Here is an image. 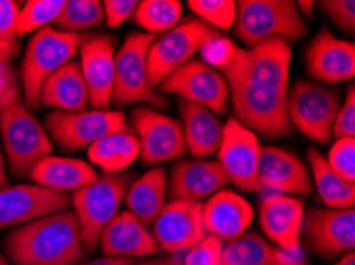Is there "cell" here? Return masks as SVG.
<instances>
[{
	"label": "cell",
	"instance_id": "21",
	"mask_svg": "<svg viewBox=\"0 0 355 265\" xmlns=\"http://www.w3.org/2000/svg\"><path fill=\"white\" fill-rule=\"evenodd\" d=\"M255 218V210L238 192L222 189L202 203V224L206 235L222 241L236 240L245 234Z\"/></svg>",
	"mask_w": 355,
	"mask_h": 265
},
{
	"label": "cell",
	"instance_id": "18",
	"mask_svg": "<svg viewBox=\"0 0 355 265\" xmlns=\"http://www.w3.org/2000/svg\"><path fill=\"white\" fill-rule=\"evenodd\" d=\"M115 39L110 35L83 37L80 45L82 68L89 104L94 110H109L115 80Z\"/></svg>",
	"mask_w": 355,
	"mask_h": 265
},
{
	"label": "cell",
	"instance_id": "9",
	"mask_svg": "<svg viewBox=\"0 0 355 265\" xmlns=\"http://www.w3.org/2000/svg\"><path fill=\"white\" fill-rule=\"evenodd\" d=\"M155 35L136 32L123 43L115 54V80L112 104L125 107L144 102L158 108H164L168 100L157 94L150 86L147 75V54Z\"/></svg>",
	"mask_w": 355,
	"mask_h": 265
},
{
	"label": "cell",
	"instance_id": "30",
	"mask_svg": "<svg viewBox=\"0 0 355 265\" xmlns=\"http://www.w3.org/2000/svg\"><path fill=\"white\" fill-rule=\"evenodd\" d=\"M308 161L322 202L328 208H354L355 185L338 176L328 167L325 156H322L320 151H317L315 148H311L308 151Z\"/></svg>",
	"mask_w": 355,
	"mask_h": 265
},
{
	"label": "cell",
	"instance_id": "28",
	"mask_svg": "<svg viewBox=\"0 0 355 265\" xmlns=\"http://www.w3.org/2000/svg\"><path fill=\"white\" fill-rule=\"evenodd\" d=\"M298 257L281 251L255 232H245L223 246L220 265H290L298 264Z\"/></svg>",
	"mask_w": 355,
	"mask_h": 265
},
{
	"label": "cell",
	"instance_id": "4",
	"mask_svg": "<svg viewBox=\"0 0 355 265\" xmlns=\"http://www.w3.org/2000/svg\"><path fill=\"white\" fill-rule=\"evenodd\" d=\"M0 135L10 170L19 178L31 176L32 169L53 151L50 135L21 95L0 108Z\"/></svg>",
	"mask_w": 355,
	"mask_h": 265
},
{
	"label": "cell",
	"instance_id": "14",
	"mask_svg": "<svg viewBox=\"0 0 355 265\" xmlns=\"http://www.w3.org/2000/svg\"><path fill=\"white\" fill-rule=\"evenodd\" d=\"M301 237L311 250L325 259H335L355 248L354 208H313L304 213Z\"/></svg>",
	"mask_w": 355,
	"mask_h": 265
},
{
	"label": "cell",
	"instance_id": "22",
	"mask_svg": "<svg viewBox=\"0 0 355 265\" xmlns=\"http://www.w3.org/2000/svg\"><path fill=\"white\" fill-rule=\"evenodd\" d=\"M228 183L230 178L217 161H180L172 167L168 196L171 200L202 203Z\"/></svg>",
	"mask_w": 355,
	"mask_h": 265
},
{
	"label": "cell",
	"instance_id": "7",
	"mask_svg": "<svg viewBox=\"0 0 355 265\" xmlns=\"http://www.w3.org/2000/svg\"><path fill=\"white\" fill-rule=\"evenodd\" d=\"M338 91L314 81L300 80L287 94V115L292 127L319 145L333 138V124L340 111Z\"/></svg>",
	"mask_w": 355,
	"mask_h": 265
},
{
	"label": "cell",
	"instance_id": "40",
	"mask_svg": "<svg viewBox=\"0 0 355 265\" xmlns=\"http://www.w3.org/2000/svg\"><path fill=\"white\" fill-rule=\"evenodd\" d=\"M137 5L139 2L136 0H105V2H102L107 27L116 29L123 23H126L131 16H134Z\"/></svg>",
	"mask_w": 355,
	"mask_h": 265
},
{
	"label": "cell",
	"instance_id": "26",
	"mask_svg": "<svg viewBox=\"0 0 355 265\" xmlns=\"http://www.w3.org/2000/svg\"><path fill=\"white\" fill-rule=\"evenodd\" d=\"M89 104L82 68L78 62H69L45 81L40 94V105L56 111H85Z\"/></svg>",
	"mask_w": 355,
	"mask_h": 265
},
{
	"label": "cell",
	"instance_id": "34",
	"mask_svg": "<svg viewBox=\"0 0 355 265\" xmlns=\"http://www.w3.org/2000/svg\"><path fill=\"white\" fill-rule=\"evenodd\" d=\"M188 7L212 29L230 30L236 21V2L233 0H190Z\"/></svg>",
	"mask_w": 355,
	"mask_h": 265
},
{
	"label": "cell",
	"instance_id": "5",
	"mask_svg": "<svg viewBox=\"0 0 355 265\" xmlns=\"http://www.w3.org/2000/svg\"><path fill=\"white\" fill-rule=\"evenodd\" d=\"M83 35L66 34L53 27L37 30L32 37L21 64V84L28 110L40 107V94L45 81L59 68L71 62L80 50Z\"/></svg>",
	"mask_w": 355,
	"mask_h": 265
},
{
	"label": "cell",
	"instance_id": "35",
	"mask_svg": "<svg viewBox=\"0 0 355 265\" xmlns=\"http://www.w3.org/2000/svg\"><path fill=\"white\" fill-rule=\"evenodd\" d=\"M19 3L13 0H0V64H10L19 53L16 37V19Z\"/></svg>",
	"mask_w": 355,
	"mask_h": 265
},
{
	"label": "cell",
	"instance_id": "17",
	"mask_svg": "<svg viewBox=\"0 0 355 265\" xmlns=\"http://www.w3.org/2000/svg\"><path fill=\"white\" fill-rule=\"evenodd\" d=\"M258 219L274 246L293 256H301L304 203L297 197L266 192L260 200Z\"/></svg>",
	"mask_w": 355,
	"mask_h": 265
},
{
	"label": "cell",
	"instance_id": "27",
	"mask_svg": "<svg viewBox=\"0 0 355 265\" xmlns=\"http://www.w3.org/2000/svg\"><path fill=\"white\" fill-rule=\"evenodd\" d=\"M168 197V172L164 167H155L132 181L129 186L125 203L128 212L136 216L141 223L148 227L155 223Z\"/></svg>",
	"mask_w": 355,
	"mask_h": 265
},
{
	"label": "cell",
	"instance_id": "19",
	"mask_svg": "<svg viewBox=\"0 0 355 265\" xmlns=\"http://www.w3.org/2000/svg\"><path fill=\"white\" fill-rule=\"evenodd\" d=\"M260 192L281 196H309L313 192L309 170L298 156L277 146H261L258 165Z\"/></svg>",
	"mask_w": 355,
	"mask_h": 265
},
{
	"label": "cell",
	"instance_id": "20",
	"mask_svg": "<svg viewBox=\"0 0 355 265\" xmlns=\"http://www.w3.org/2000/svg\"><path fill=\"white\" fill-rule=\"evenodd\" d=\"M308 73L322 83H341L355 75V46L354 43L338 39L328 29H322L304 53Z\"/></svg>",
	"mask_w": 355,
	"mask_h": 265
},
{
	"label": "cell",
	"instance_id": "46",
	"mask_svg": "<svg viewBox=\"0 0 355 265\" xmlns=\"http://www.w3.org/2000/svg\"><path fill=\"white\" fill-rule=\"evenodd\" d=\"M0 265H10V262L2 256V254H0Z\"/></svg>",
	"mask_w": 355,
	"mask_h": 265
},
{
	"label": "cell",
	"instance_id": "29",
	"mask_svg": "<svg viewBox=\"0 0 355 265\" xmlns=\"http://www.w3.org/2000/svg\"><path fill=\"white\" fill-rule=\"evenodd\" d=\"M88 158L104 170L105 175L121 173L141 158V143L131 129L112 132L89 146Z\"/></svg>",
	"mask_w": 355,
	"mask_h": 265
},
{
	"label": "cell",
	"instance_id": "45",
	"mask_svg": "<svg viewBox=\"0 0 355 265\" xmlns=\"http://www.w3.org/2000/svg\"><path fill=\"white\" fill-rule=\"evenodd\" d=\"M335 265H355V254H354V251L344 253L343 257Z\"/></svg>",
	"mask_w": 355,
	"mask_h": 265
},
{
	"label": "cell",
	"instance_id": "32",
	"mask_svg": "<svg viewBox=\"0 0 355 265\" xmlns=\"http://www.w3.org/2000/svg\"><path fill=\"white\" fill-rule=\"evenodd\" d=\"M104 21V8L99 0H67L55 21L58 30L80 35Z\"/></svg>",
	"mask_w": 355,
	"mask_h": 265
},
{
	"label": "cell",
	"instance_id": "47",
	"mask_svg": "<svg viewBox=\"0 0 355 265\" xmlns=\"http://www.w3.org/2000/svg\"><path fill=\"white\" fill-rule=\"evenodd\" d=\"M290 265H300V264H290Z\"/></svg>",
	"mask_w": 355,
	"mask_h": 265
},
{
	"label": "cell",
	"instance_id": "38",
	"mask_svg": "<svg viewBox=\"0 0 355 265\" xmlns=\"http://www.w3.org/2000/svg\"><path fill=\"white\" fill-rule=\"evenodd\" d=\"M324 12L346 34L355 30V2L354 0H325L319 3Z\"/></svg>",
	"mask_w": 355,
	"mask_h": 265
},
{
	"label": "cell",
	"instance_id": "23",
	"mask_svg": "<svg viewBox=\"0 0 355 265\" xmlns=\"http://www.w3.org/2000/svg\"><path fill=\"white\" fill-rule=\"evenodd\" d=\"M98 246L105 257H126L134 261L159 251L152 232L128 210L118 213L101 232Z\"/></svg>",
	"mask_w": 355,
	"mask_h": 265
},
{
	"label": "cell",
	"instance_id": "39",
	"mask_svg": "<svg viewBox=\"0 0 355 265\" xmlns=\"http://www.w3.org/2000/svg\"><path fill=\"white\" fill-rule=\"evenodd\" d=\"M355 89L354 84L349 88L346 102L338 111L335 124H333V137L340 138H354L355 137Z\"/></svg>",
	"mask_w": 355,
	"mask_h": 265
},
{
	"label": "cell",
	"instance_id": "43",
	"mask_svg": "<svg viewBox=\"0 0 355 265\" xmlns=\"http://www.w3.org/2000/svg\"><path fill=\"white\" fill-rule=\"evenodd\" d=\"M136 261L134 259H126V257H102L96 259V261L77 264V265H134Z\"/></svg>",
	"mask_w": 355,
	"mask_h": 265
},
{
	"label": "cell",
	"instance_id": "42",
	"mask_svg": "<svg viewBox=\"0 0 355 265\" xmlns=\"http://www.w3.org/2000/svg\"><path fill=\"white\" fill-rule=\"evenodd\" d=\"M134 265H184V257L180 256V253H174L164 257L148 259V261H142Z\"/></svg>",
	"mask_w": 355,
	"mask_h": 265
},
{
	"label": "cell",
	"instance_id": "1",
	"mask_svg": "<svg viewBox=\"0 0 355 265\" xmlns=\"http://www.w3.org/2000/svg\"><path fill=\"white\" fill-rule=\"evenodd\" d=\"M207 66L227 80L231 104L242 126L266 138L292 134L287 115L292 48L284 40H268L244 50L217 35L201 50Z\"/></svg>",
	"mask_w": 355,
	"mask_h": 265
},
{
	"label": "cell",
	"instance_id": "41",
	"mask_svg": "<svg viewBox=\"0 0 355 265\" xmlns=\"http://www.w3.org/2000/svg\"><path fill=\"white\" fill-rule=\"evenodd\" d=\"M19 94V84L16 72L10 64H0V108Z\"/></svg>",
	"mask_w": 355,
	"mask_h": 265
},
{
	"label": "cell",
	"instance_id": "33",
	"mask_svg": "<svg viewBox=\"0 0 355 265\" xmlns=\"http://www.w3.org/2000/svg\"><path fill=\"white\" fill-rule=\"evenodd\" d=\"M64 7V0H29L19 8L16 19V37H24L55 23Z\"/></svg>",
	"mask_w": 355,
	"mask_h": 265
},
{
	"label": "cell",
	"instance_id": "6",
	"mask_svg": "<svg viewBox=\"0 0 355 265\" xmlns=\"http://www.w3.org/2000/svg\"><path fill=\"white\" fill-rule=\"evenodd\" d=\"M131 181V173H114L99 176L91 185L72 192L73 213L78 219L83 246L88 253L98 250L101 232L120 213Z\"/></svg>",
	"mask_w": 355,
	"mask_h": 265
},
{
	"label": "cell",
	"instance_id": "25",
	"mask_svg": "<svg viewBox=\"0 0 355 265\" xmlns=\"http://www.w3.org/2000/svg\"><path fill=\"white\" fill-rule=\"evenodd\" d=\"M29 178L42 188L67 194V191L73 192L91 185L99 175L88 162L50 154L32 169Z\"/></svg>",
	"mask_w": 355,
	"mask_h": 265
},
{
	"label": "cell",
	"instance_id": "2",
	"mask_svg": "<svg viewBox=\"0 0 355 265\" xmlns=\"http://www.w3.org/2000/svg\"><path fill=\"white\" fill-rule=\"evenodd\" d=\"M5 253L15 265H77L86 256L78 219L69 210L19 226L5 239Z\"/></svg>",
	"mask_w": 355,
	"mask_h": 265
},
{
	"label": "cell",
	"instance_id": "44",
	"mask_svg": "<svg viewBox=\"0 0 355 265\" xmlns=\"http://www.w3.org/2000/svg\"><path fill=\"white\" fill-rule=\"evenodd\" d=\"M8 183L7 170H5V154L2 153V148H0V188H5Z\"/></svg>",
	"mask_w": 355,
	"mask_h": 265
},
{
	"label": "cell",
	"instance_id": "24",
	"mask_svg": "<svg viewBox=\"0 0 355 265\" xmlns=\"http://www.w3.org/2000/svg\"><path fill=\"white\" fill-rule=\"evenodd\" d=\"M179 110L182 116L187 149L193 158L204 159L217 153L222 142L225 124L209 108L180 100Z\"/></svg>",
	"mask_w": 355,
	"mask_h": 265
},
{
	"label": "cell",
	"instance_id": "3",
	"mask_svg": "<svg viewBox=\"0 0 355 265\" xmlns=\"http://www.w3.org/2000/svg\"><path fill=\"white\" fill-rule=\"evenodd\" d=\"M234 35L245 46L268 40L293 43L308 34V26L297 2L290 0H241L236 2Z\"/></svg>",
	"mask_w": 355,
	"mask_h": 265
},
{
	"label": "cell",
	"instance_id": "31",
	"mask_svg": "<svg viewBox=\"0 0 355 265\" xmlns=\"http://www.w3.org/2000/svg\"><path fill=\"white\" fill-rule=\"evenodd\" d=\"M182 10L184 7L179 0H144L139 2L134 19L145 34L157 35L171 30L180 23Z\"/></svg>",
	"mask_w": 355,
	"mask_h": 265
},
{
	"label": "cell",
	"instance_id": "11",
	"mask_svg": "<svg viewBox=\"0 0 355 265\" xmlns=\"http://www.w3.org/2000/svg\"><path fill=\"white\" fill-rule=\"evenodd\" d=\"M159 91L206 107L215 115H223L227 111L230 99V88L223 75L199 59H191L175 70L159 84Z\"/></svg>",
	"mask_w": 355,
	"mask_h": 265
},
{
	"label": "cell",
	"instance_id": "8",
	"mask_svg": "<svg viewBox=\"0 0 355 265\" xmlns=\"http://www.w3.org/2000/svg\"><path fill=\"white\" fill-rule=\"evenodd\" d=\"M217 35V30L198 18L184 19L172 27L161 39L155 40L148 50L147 75L150 86H159Z\"/></svg>",
	"mask_w": 355,
	"mask_h": 265
},
{
	"label": "cell",
	"instance_id": "10",
	"mask_svg": "<svg viewBox=\"0 0 355 265\" xmlns=\"http://www.w3.org/2000/svg\"><path fill=\"white\" fill-rule=\"evenodd\" d=\"M45 131L59 148L66 151L83 149L104 138L105 135L126 131L129 124L123 111L85 110L77 113L53 111L45 120Z\"/></svg>",
	"mask_w": 355,
	"mask_h": 265
},
{
	"label": "cell",
	"instance_id": "15",
	"mask_svg": "<svg viewBox=\"0 0 355 265\" xmlns=\"http://www.w3.org/2000/svg\"><path fill=\"white\" fill-rule=\"evenodd\" d=\"M71 205V196L39 185L0 188V229L24 226L48 214L64 212Z\"/></svg>",
	"mask_w": 355,
	"mask_h": 265
},
{
	"label": "cell",
	"instance_id": "12",
	"mask_svg": "<svg viewBox=\"0 0 355 265\" xmlns=\"http://www.w3.org/2000/svg\"><path fill=\"white\" fill-rule=\"evenodd\" d=\"M131 126L141 143L144 164L157 165L184 158L187 143L182 122L153 108L139 107L131 113Z\"/></svg>",
	"mask_w": 355,
	"mask_h": 265
},
{
	"label": "cell",
	"instance_id": "37",
	"mask_svg": "<svg viewBox=\"0 0 355 265\" xmlns=\"http://www.w3.org/2000/svg\"><path fill=\"white\" fill-rule=\"evenodd\" d=\"M223 241L206 235L196 246L190 248L184 257V265H220L222 262Z\"/></svg>",
	"mask_w": 355,
	"mask_h": 265
},
{
	"label": "cell",
	"instance_id": "36",
	"mask_svg": "<svg viewBox=\"0 0 355 265\" xmlns=\"http://www.w3.org/2000/svg\"><path fill=\"white\" fill-rule=\"evenodd\" d=\"M330 169L347 183H355V140L340 138L328 151L325 158Z\"/></svg>",
	"mask_w": 355,
	"mask_h": 265
},
{
	"label": "cell",
	"instance_id": "16",
	"mask_svg": "<svg viewBox=\"0 0 355 265\" xmlns=\"http://www.w3.org/2000/svg\"><path fill=\"white\" fill-rule=\"evenodd\" d=\"M152 226L158 248L168 254L188 251L206 239L201 202L171 200Z\"/></svg>",
	"mask_w": 355,
	"mask_h": 265
},
{
	"label": "cell",
	"instance_id": "13",
	"mask_svg": "<svg viewBox=\"0 0 355 265\" xmlns=\"http://www.w3.org/2000/svg\"><path fill=\"white\" fill-rule=\"evenodd\" d=\"M261 145L258 135L231 118L223 127L218 146V164L227 173L230 183L244 192H260L258 188V165Z\"/></svg>",
	"mask_w": 355,
	"mask_h": 265
}]
</instances>
